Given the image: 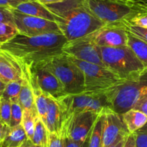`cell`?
<instances>
[{
  "instance_id": "cell-1",
  "label": "cell",
  "mask_w": 147,
  "mask_h": 147,
  "mask_svg": "<svg viewBox=\"0 0 147 147\" xmlns=\"http://www.w3.org/2000/svg\"><path fill=\"white\" fill-rule=\"evenodd\" d=\"M66 42L67 40L62 34L30 37L18 33L1 45L0 50L11 55L21 67L32 66L63 53L62 48Z\"/></svg>"
},
{
  "instance_id": "cell-2",
  "label": "cell",
  "mask_w": 147,
  "mask_h": 147,
  "mask_svg": "<svg viewBox=\"0 0 147 147\" xmlns=\"http://www.w3.org/2000/svg\"><path fill=\"white\" fill-rule=\"evenodd\" d=\"M45 6L67 40L82 38L105 25L87 10L82 0H65Z\"/></svg>"
},
{
  "instance_id": "cell-3",
  "label": "cell",
  "mask_w": 147,
  "mask_h": 147,
  "mask_svg": "<svg viewBox=\"0 0 147 147\" xmlns=\"http://www.w3.org/2000/svg\"><path fill=\"white\" fill-rule=\"evenodd\" d=\"M87 10L105 25L128 22L147 14V3L138 0H82Z\"/></svg>"
},
{
  "instance_id": "cell-4",
  "label": "cell",
  "mask_w": 147,
  "mask_h": 147,
  "mask_svg": "<svg viewBox=\"0 0 147 147\" xmlns=\"http://www.w3.org/2000/svg\"><path fill=\"white\" fill-rule=\"evenodd\" d=\"M108 107L122 115L147 98V68L105 92Z\"/></svg>"
},
{
  "instance_id": "cell-5",
  "label": "cell",
  "mask_w": 147,
  "mask_h": 147,
  "mask_svg": "<svg viewBox=\"0 0 147 147\" xmlns=\"http://www.w3.org/2000/svg\"><path fill=\"white\" fill-rule=\"evenodd\" d=\"M105 66L123 80L134 77L145 66L128 46L122 47H100Z\"/></svg>"
},
{
  "instance_id": "cell-6",
  "label": "cell",
  "mask_w": 147,
  "mask_h": 147,
  "mask_svg": "<svg viewBox=\"0 0 147 147\" xmlns=\"http://www.w3.org/2000/svg\"><path fill=\"white\" fill-rule=\"evenodd\" d=\"M40 63L57 77L66 94H79L85 91L84 74L65 53Z\"/></svg>"
},
{
  "instance_id": "cell-7",
  "label": "cell",
  "mask_w": 147,
  "mask_h": 147,
  "mask_svg": "<svg viewBox=\"0 0 147 147\" xmlns=\"http://www.w3.org/2000/svg\"><path fill=\"white\" fill-rule=\"evenodd\" d=\"M61 107L63 121L68 117L84 112L100 114L108 107L105 93L84 91L67 94L57 99Z\"/></svg>"
},
{
  "instance_id": "cell-8",
  "label": "cell",
  "mask_w": 147,
  "mask_h": 147,
  "mask_svg": "<svg viewBox=\"0 0 147 147\" xmlns=\"http://www.w3.org/2000/svg\"><path fill=\"white\" fill-rule=\"evenodd\" d=\"M69 57L84 74L85 91L105 93L125 80L104 66Z\"/></svg>"
},
{
  "instance_id": "cell-9",
  "label": "cell",
  "mask_w": 147,
  "mask_h": 147,
  "mask_svg": "<svg viewBox=\"0 0 147 147\" xmlns=\"http://www.w3.org/2000/svg\"><path fill=\"white\" fill-rule=\"evenodd\" d=\"M32 87H38L42 92L56 100L67 94L57 77L41 63L32 66H22Z\"/></svg>"
},
{
  "instance_id": "cell-10",
  "label": "cell",
  "mask_w": 147,
  "mask_h": 147,
  "mask_svg": "<svg viewBox=\"0 0 147 147\" xmlns=\"http://www.w3.org/2000/svg\"><path fill=\"white\" fill-rule=\"evenodd\" d=\"M100 114L84 112L68 117L63 121L61 135L75 142H84L89 138L93 125Z\"/></svg>"
},
{
  "instance_id": "cell-11",
  "label": "cell",
  "mask_w": 147,
  "mask_h": 147,
  "mask_svg": "<svg viewBox=\"0 0 147 147\" xmlns=\"http://www.w3.org/2000/svg\"><path fill=\"white\" fill-rule=\"evenodd\" d=\"M62 51L70 57L105 67L102 60L100 46L93 40L91 34L72 40H67Z\"/></svg>"
},
{
  "instance_id": "cell-12",
  "label": "cell",
  "mask_w": 147,
  "mask_h": 147,
  "mask_svg": "<svg viewBox=\"0 0 147 147\" xmlns=\"http://www.w3.org/2000/svg\"><path fill=\"white\" fill-rule=\"evenodd\" d=\"M12 12L15 28L19 34L30 37L51 33L61 34L58 25L53 21L25 15L12 8Z\"/></svg>"
},
{
  "instance_id": "cell-13",
  "label": "cell",
  "mask_w": 147,
  "mask_h": 147,
  "mask_svg": "<svg viewBox=\"0 0 147 147\" xmlns=\"http://www.w3.org/2000/svg\"><path fill=\"white\" fill-rule=\"evenodd\" d=\"M103 113L104 123L101 147H107L125 138L130 133L123 121L122 115L115 113L110 107H107L103 111Z\"/></svg>"
},
{
  "instance_id": "cell-14",
  "label": "cell",
  "mask_w": 147,
  "mask_h": 147,
  "mask_svg": "<svg viewBox=\"0 0 147 147\" xmlns=\"http://www.w3.org/2000/svg\"><path fill=\"white\" fill-rule=\"evenodd\" d=\"M91 35L100 47H122L128 43V31L122 24L105 25Z\"/></svg>"
},
{
  "instance_id": "cell-15",
  "label": "cell",
  "mask_w": 147,
  "mask_h": 147,
  "mask_svg": "<svg viewBox=\"0 0 147 147\" xmlns=\"http://www.w3.org/2000/svg\"><path fill=\"white\" fill-rule=\"evenodd\" d=\"M23 78L20 64L11 55L0 50V79L5 84Z\"/></svg>"
},
{
  "instance_id": "cell-16",
  "label": "cell",
  "mask_w": 147,
  "mask_h": 147,
  "mask_svg": "<svg viewBox=\"0 0 147 147\" xmlns=\"http://www.w3.org/2000/svg\"><path fill=\"white\" fill-rule=\"evenodd\" d=\"M48 111L45 125L49 133L61 135L63 125V113L59 101L52 96H48Z\"/></svg>"
},
{
  "instance_id": "cell-17",
  "label": "cell",
  "mask_w": 147,
  "mask_h": 147,
  "mask_svg": "<svg viewBox=\"0 0 147 147\" xmlns=\"http://www.w3.org/2000/svg\"><path fill=\"white\" fill-rule=\"evenodd\" d=\"M15 9L21 13L30 16L40 18L54 22L53 15L46 8L45 5H41L35 0H28L20 4Z\"/></svg>"
},
{
  "instance_id": "cell-18",
  "label": "cell",
  "mask_w": 147,
  "mask_h": 147,
  "mask_svg": "<svg viewBox=\"0 0 147 147\" xmlns=\"http://www.w3.org/2000/svg\"><path fill=\"white\" fill-rule=\"evenodd\" d=\"M18 102L22 107V110H29L35 116H38L35 106L33 91L29 80L24 72L23 81H22V88L18 97Z\"/></svg>"
},
{
  "instance_id": "cell-19",
  "label": "cell",
  "mask_w": 147,
  "mask_h": 147,
  "mask_svg": "<svg viewBox=\"0 0 147 147\" xmlns=\"http://www.w3.org/2000/svg\"><path fill=\"white\" fill-rule=\"evenodd\" d=\"M121 115L130 134L137 132L147 123V115L134 108L128 110Z\"/></svg>"
},
{
  "instance_id": "cell-20",
  "label": "cell",
  "mask_w": 147,
  "mask_h": 147,
  "mask_svg": "<svg viewBox=\"0 0 147 147\" xmlns=\"http://www.w3.org/2000/svg\"><path fill=\"white\" fill-rule=\"evenodd\" d=\"M28 139L23 127L19 125L11 128L8 135L0 144V147H21Z\"/></svg>"
},
{
  "instance_id": "cell-21",
  "label": "cell",
  "mask_w": 147,
  "mask_h": 147,
  "mask_svg": "<svg viewBox=\"0 0 147 147\" xmlns=\"http://www.w3.org/2000/svg\"><path fill=\"white\" fill-rule=\"evenodd\" d=\"M127 46L131 48L145 68H147V42L134 36L128 31Z\"/></svg>"
},
{
  "instance_id": "cell-22",
  "label": "cell",
  "mask_w": 147,
  "mask_h": 147,
  "mask_svg": "<svg viewBox=\"0 0 147 147\" xmlns=\"http://www.w3.org/2000/svg\"><path fill=\"white\" fill-rule=\"evenodd\" d=\"M50 133L39 117L35 120V132L32 142L39 147H49Z\"/></svg>"
},
{
  "instance_id": "cell-23",
  "label": "cell",
  "mask_w": 147,
  "mask_h": 147,
  "mask_svg": "<svg viewBox=\"0 0 147 147\" xmlns=\"http://www.w3.org/2000/svg\"><path fill=\"white\" fill-rule=\"evenodd\" d=\"M103 123H104V113L102 112L98 115L92 128V131L89 136L88 147L102 146Z\"/></svg>"
},
{
  "instance_id": "cell-24",
  "label": "cell",
  "mask_w": 147,
  "mask_h": 147,
  "mask_svg": "<svg viewBox=\"0 0 147 147\" xmlns=\"http://www.w3.org/2000/svg\"><path fill=\"white\" fill-rule=\"evenodd\" d=\"M32 89L35 97V102L38 115L40 119L45 124L48 111V105H49V101H48L49 94L42 92L38 87H32Z\"/></svg>"
},
{
  "instance_id": "cell-25",
  "label": "cell",
  "mask_w": 147,
  "mask_h": 147,
  "mask_svg": "<svg viewBox=\"0 0 147 147\" xmlns=\"http://www.w3.org/2000/svg\"><path fill=\"white\" fill-rule=\"evenodd\" d=\"M38 116H35L30 111L23 110L21 125L23 127L28 140L32 141L35 132V120Z\"/></svg>"
},
{
  "instance_id": "cell-26",
  "label": "cell",
  "mask_w": 147,
  "mask_h": 147,
  "mask_svg": "<svg viewBox=\"0 0 147 147\" xmlns=\"http://www.w3.org/2000/svg\"><path fill=\"white\" fill-rule=\"evenodd\" d=\"M22 81H23V78L21 80L10 82L7 83L6 84L2 98L9 100V101L18 100V97H19L20 92L22 88Z\"/></svg>"
},
{
  "instance_id": "cell-27",
  "label": "cell",
  "mask_w": 147,
  "mask_h": 147,
  "mask_svg": "<svg viewBox=\"0 0 147 147\" xmlns=\"http://www.w3.org/2000/svg\"><path fill=\"white\" fill-rule=\"evenodd\" d=\"M22 113H23V110L18 100L11 101V118L10 124H9L10 128L21 125Z\"/></svg>"
},
{
  "instance_id": "cell-28",
  "label": "cell",
  "mask_w": 147,
  "mask_h": 147,
  "mask_svg": "<svg viewBox=\"0 0 147 147\" xmlns=\"http://www.w3.org/2000/svg\"><path fill=\"white\" fill-rule=\"evenodd\" d=\"M18 33L15 26L0 22V46L9 41Z\"/></svg>"
},
{
  "instance_id": "cell-29",
  "label": "cell",
  "mask_w": 147,
  "mask_h": 147,
  "mask_svg": "<svg viewBox=\"0 0 147 147\" xmlns=\"http://www.w3.org/2000/svg\"><path fill=\"white\" fill-rule=\"evenodd\" d=\"M11 118V101L1 98L0 107V120L9 125Z\"/></svg>"
},
{
  "instance_id": "cell-30",
  "label": "cell",
  "mask_w": 147,
  "mask_h": 147,
  "mask_svg": "<svg viewBox=\"0 0 147 147\" xmlns=\"http://www.w3.org/2000/svg\"><path fill=\"white\" fill-rule=\"evenodd\" d=\"M122 25L125 27L127 31L131 32L134 36L147 42V28L135 26V25H130L126 22H123L122 23Z\"/></svg>"
},
{
  "instance_id": "cell-31",
  "label": "cell",
  "mask_w": 147,
  "mask_h": 147,
  "mask_svg": "<svg viewBox=\"0 0 147 147\" xmlns=\"http://www.w3.org/2000/svg\"><path fill=\"white\" fill-rule=\"evenodd\" d=\"M0 22H3L15 27L12 8L0 7Z\"/></svg>"
},
{
  "instance_id": "cell-32",
  "label": "cell",
  "mask_w": 147,
  "mask_h": 147,
  "mask_svg": "<svg viewBox=\"0 0 147 147\" xmlns=\"http://www.w3.org/2000/svg\"><path fill=\"white\" fill-rule=\"evenodd\" d=\"M49 147H65L64 138L60 135L50 133Z\"/></svg>"
},
{
  "instance_id": "cell-33",
  "label": "cell",
  "mask_w": 147,
  "mask_h": 147,
  "mask_svg": "<svg viewBox=\"0 0 147 147\" xmlns=\"http://www.w3.org/2000/svg\"><path fill=\"white\" fill-rule=\"evenodd\" d=\"M130 25H135V26L141 27V28H147V14L141 15L139 16L135 17L128 22H125Z\"/></svg>"
},
{
  "instance_id": "cell-34",
  "label": "cell",
  "mask_w": 147,
  "mask_h": 147,
  "mask_svg": "<svg viewBox=\"0 0 147 147\" xmlns=\"http://www.w3.org/2000/svg\"><path fill=\"white\" fill-rule=\"evenodd\" d=\"M28 0H0V7L15 9L20 4Z\"/></svg>"
},
{
  "instance_id": "cell-35",
  "label": "cell",
  "mask_w": 147,
  "mask_h": 147,
  "mask_svg": "<svg viewBox=\"0 0 147 147\" xmlns=\"http://www.w3.org/2000/svg\"><path fill=\"white\" fill-rule=\"evenodd\" d=\"M137 147H147V133L136 132Z\"/></svg>"
},
{
  "instance_id": "cell-36",
  "label": "cell",
  "mask_w": 147,
  "mask_h": 147,
  "mask_svg": "<svg viewBox=\"0 0 147 147\" xmlns=\"http://www.w3.org/2000/svg\"><path fill=\"white\" fill-rule=\"evenodd\" d=\"M10 129L11 128L9 125H7L0 120V144L5 140L10 131Z\"/></svg>"
},
{
  "instance_id": "cell-37",
  "label": "cell",
  "mask_w": 147,
  "mask_h": 147,
  "mask_svg": "<svg viewBox=\"0 0 147 147\" xmlns=\"http://www.w3.org/2000/svg\"><path fill=\"white\" fill-rule=\"evenodd\" d=\"M89 138L84 142H75L69 138H64L65 147H88Z\"/></svg>"
},
{
  "instance_id": "cell-38",
  "label": "cell",
  "mask_w": 147,
  "mask_h": 147,
  "mask_svg": "<svg viewBox=\"0 0 147 147\" xmlns=\"http://www.w3.org/2000/svg\"><path fill=\"white\" fill-rule=\"evenodd\" d=\"M123 147H137L135 133L129 134L127 136Z\"/></svg>"
},
{
  "instance_id": "cell-39",
  "label": "cell",
  "mask_w": 147,
  "mask_h": 147,
  "mask_svg": "<svg viewBox=\"0 0 147 147\" xmlns=\"http://www.w3.org/2000/svg\"><path fill=\"white\" fill-rule=\"evenodd\" d=\"M134 109L139 110V111L144 113L145 115H147V98L144 99L142 101L138 102V104L134 107Z\"/></svg>"
},
{
  "instance_id": "cell-40",
  "label": "cell",
  "mask_w": 147,
  "mask_h": 147,
  "mask_svg": "<svg viewBox=\"0 0 147 147\" xmlns=\"http://www.w3.org/2000/svg\"><path fill=\"white\" fill-rule=\"evenodd\" d=\"M38 2L43 5H53V4L60 3V2H63L65 0H35Z\"/></svg>"
},
{
  "instance_id": "cell-41",
  "label": "cell",
  "mask_w": 147,
  "mask_h": 147,
  "mask_svg": "<svg viewBox=\"0 0 147 147\" xmlns=\"http://www.w3.org/2000/svg\"><path fill=\"white\" fill-rule=\"evenodd\" d=\"M125 138H126V137H125ZM125 138L119 140L118 141L115 142V144L109 146H107V147H123V144H124V142H125Z\"/></svg>"
},
{
  "instance_id": "cell-42",
  "label": "cell",
  "mask_w": 147,
  "mask_h": 147,
  "mask_svg": "<svg viewBox=\"0 0 147 147\" xmlns=\"http://www.w3.org/2000/svg\"><path fill=\"white\" fill-rule=\"evenodd\" d=\"M6 84L3 81H2V80L0 79V99L2 98V94H3L4 91H5V87H6Z\"/></svg>"
},
{
  "instance_id": "cell-43",
  "label": "cell",
  "mask_w": 147,
  "mask_h": 147,
  "mask_svg": "<svg viewBox=\"0 0 147 147\" xmlns=\"http://www.w3.org/2000/svg\"><path fill=\"white\" fill-rule=\"evenodd\" d=\"M21 147H39V146H36L35 144H34L32 141L28 139V141H27L26 142H25Z\"/></svg>"
},
{
  "instance_id": "cell-44",
  "label": "cell",
  "mask_w": 147,
  "mask_h": 147,
  "mask_svg": "<svg viewBox=\"0 0 147 147\" xmlns=\"http://www.w3.org/2000/svg\"><path fill=\"white\" fill-rule=\"evenodd\" d=\"M137 132H140V133H147V123L145 124L144 127L141 128L140 130H138Z\"/></svg>"
},
{
  "instance_id": "cell-45",
  "label": "cell",
  "mask_w": 147,
  "mask_h": 147,
  "mask_svg": "<svg viewBox=\"0 0 147 147\" xmlns=\"http://www.w3.org/2000/svg\"><path fill=\"white\" fill-rule=\"evenodd\" d=\"M138 1H141V2H145V3H147V0H138Z\"/></svg>"
},
{
  "instance_id": "cell-46",
  "label": "cell",
  "mask_w": 147,
  "mask_h": 147,
  "mask_svg": "<svg viewBox=\"0 0 147 147\" xmlns=\"http://www.w3.org/2000/svg\"><path fill=\"white\" fill-rule=\"evenodd\" d=\"M0 107H1V99H0Z\"/></svg>"
}]
</instances>
